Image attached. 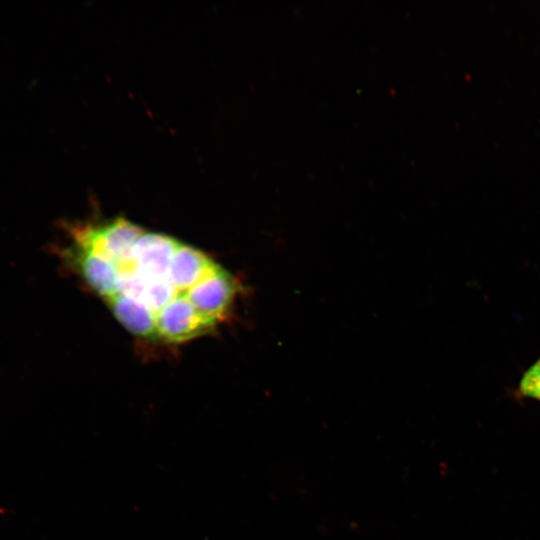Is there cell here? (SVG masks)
Returning a JSON list of instances; mask_svg holds the SVG:
<instances>
[{
	"label": "cell",
	"instance_id": "obj_1",
	"mask_svg": "<svg viewBox=\"0 0 540 540\" xmlns=\"http://www.w3.org/2000/svg\"><path fill=\"white\" fill-rule=\"evenodd\" d=\"M58 255L133 336L176 345L234 312L241 282L202 250L124 217L68 224Z\"/></svg>",
	"mask_w": 540,
	"mask_h": 540
},
{
	"label": "cell",
	"instance_id": "obj_2",
	"mask_svg": "<svg viewBox=\"0 0 540 540\" xmlns=\"http://www.w3.org/2000/svg\"><path fill=\"white\" fill-rule=\"evenodd\" d=\"M517 391L522 397L540 401V358L524 372Z\"/></svg>",
	"mask_w": 540,
	"mask_h": 540
}]
</instances>
